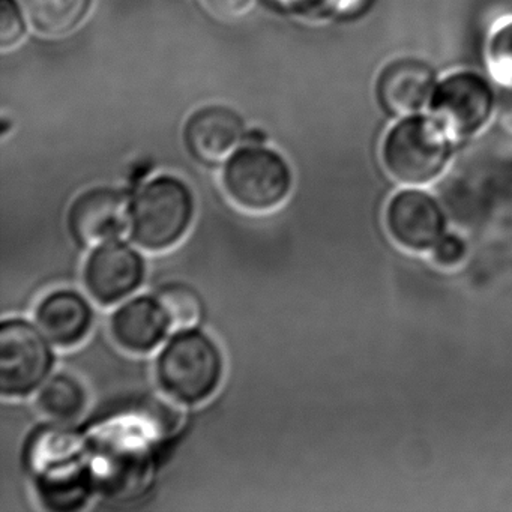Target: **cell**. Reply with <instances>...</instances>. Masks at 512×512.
<instances>
[{"instance_id":"2e32d148","label":"cell","mask_w":512,"mask_h":512,"mask_svg":"<svg viewBox=\"0 0 512 512\" xmlns=\"http://www.w3.org/2000/svg\"><path fill=\"white\" fill-rule=\"evenodd\" d=\"M166 311L172 328H194L203 316V302L193 287L182 283H170L158 290L155 295Z\"/></svg>"},{"instance_id":"5b68a950","label":"cell","mask_w":512,"mask_h":512,"mask_svg":"<svg viewBox=\"0 0 512 512\" xmlns=\"http://www.w3.org/2000/svg\"><path fill=\"white\" fill-rule=\"evenodd\" d=\"M52 341L34 323L5 319L0 326V392L23 398L44 385L52 373Z\"/></svg>"},{"instance_id":"52a82bcc","label":"cell","mask_w":512,"mask_h":512,"mask_svg":"<svg viewBox=\"0 0 512 512\" xmlns=\"http://www.w3.org/2000/svg\"><path fill=\"white\" fill-rule=\"evenodd\" d=\"M145 274L142 254L115 238L94 247L83 269V281L94 301L110 307L133 295Z\"/></svg>"},{"instance_id":"8fae6325","label":"cell","mask_w":512,"mask_h":512,"mask_svg":"<svg viewBox=\"0 0 512 512\" xmlns=\"http://www.w3.org/2000/svg\"><path fill=\"white\" fill-rule=\"evenodd\" d=\"M386 226L401 247L424 251L442 238L445 220L433 197L424 191L404 190L389 202Z\"/></svg>"},{"instance_id":"8992f818","label":"cell","mask_w":512,"mask_h":512,"mask_svg":"<svg viewBox=\"0 0 512 512\" xmlns=\"http://www.w3.org/2000/svg\"><path fill=\"white\" fill-rule=\"evenodd\" d=\"M496 95L475 71H454L437 82L428 109L452 140L478 136L496 115Z\"/></svg>"},{"instance_id":"ac0fdd59","label":"cell","mask_w":512,"mask_h":512,"mask_svg":"<svg viewBox=\"0 0 512 512\" xmlns=\"http://www.w3.org/2000/svg\"><path fill=\"white\" fill-rule=\"evenodd\" d=\"M26 35V23L16 0H0V49H16Z\"/></svg>"},{"instance_id":"44dd1931","label":"cell","mask_w":512,"mask_h":512,"mask_svg":"<svg viewBox=\"0 0 512 512\" xmlns=\"http://www.w3.org/2000/svg\"><path fill=\"white\" fill-rule=\"evenodd\" d=\"M497 124L503 131L512 134V88H506L505 94L500 95L496 106Z\"/></svg>"},{"instance_id":"6da1fadb","label":"cell","mask_w":512,"mask_h":512,"mask_svg":"<svg viewBox=\"0 0 512 512\" xmlns=\"http://www.w3.org/2000/svg\"><path fill=\"white\" fill-rule=\"evenodd\" d=\"M223 373L220 347L196 328L179 329L155 362V374L163 391L188 406L209 400L220 386Z\"/></svg>"},{"instance_id":"ffe728a7","label":"cell","mask_w":512,"mask_h":512,"mask_svg":"<svg viewBox=\"0 0 512 512\" xmlns=\"http://www.w3.org/2000/svg\"><path fill=\"white\" fill-rule=\"evenodd\" d=\"M466 247L460 238L454 235H445L434 245V259L442 266H454L463 259Z\"/></svg>"},{"instance_id":"4fadbf2b","label":"cell","mask_w":512,"mask_h":512,"mask_svg":"<svg viewBox=\"0 0 512 512\" xmlns=\"http://www.w3.org/2000/svg\"><path fill=\"white\" fill-rule=\"evenodd\" d=\"M38 328L53 344L74 347L88 337L94 322L91 305L79 292L62 289L41 299L35 311Z\"/></svg>"},{"instance_id":"ba28073f","label":"cell","mask_w":512,"mask_h":512,"mask_svg":"<svg viewBox=\"0 0 512 512\" xmlns=\"http://www.w3.org/2000/svg\"><path fill=\"white\" fill-rule=\"evenodd\" d=\"M128 215L127 200L121 191L110 187L89 188L71 203L68 230L80 247H97L124 232Z\"/></svg>"},{"instance_id":"5bb4252c","label":"cell","mask_w":512,"mask_h":512,"mask_svg":"<svg viewBox=\"0 0 512 512\" xmlns=\"http://www.w3.org/2000/svg\"><path fill=\"white\" fill-rule=\"evenodd\" d=\"M88 395L79 379L67 373L49 377L38 392L37 404L44 415L61 424L76 421L85 412Z\"/></svg>"},{"instance_id":"3957f363","label":"cell","mask_w":512,"mask_h":512,"mask_svg":"<svg viewBox=\"0 0 512 512\" xmlns=\"http://www.w3.org/2000/svg\"><path fill=\"white\" fill-rule=\"evenodd\" d=\"M451 142L433 116H404L383 137V167L401 184H428L448 166Z\"/></svg>"},{"instance_id":"d6986e66","label":"cell","mask_w":512,"mask_h":512,"mask_svg":"<svg viewBox=\"0 0 512 512\" xmlns=\"http://www.w3.org/2000/svg\"><path fill=\"white\" fill-rule=\"evenodd\" d=\"M203 7L215 19L235 22L250 14L259 0H202Z\"/></svg>"},{"instance_id":"277c9868","label":"cell","mask_w":512,"mask_h":512,"mask_svg":"<svg viewBox=\"0 0 512 512\" xmlns=\"http://www.w3.org/2000/svg\"><path fill=\"white\" fill-rule=\"evenodd\" d=\"M292 185V169L287 161L260 143L238 149L223 170L224 191L245 211H274L286 202Z\"/></svg>"},{"instance_id":"9a60e30c","label":"cell","mask_w":512,"mask_h":512,"mask_svg":"<svg viewBox=\"0 0 512 512\" xmlns=\"http://www.w3.org/2000/svg\"><path fill=\"white\" fill-rule=\"evenodd\" d=\"M26 16L40 34H70L88 16L91 0H22Z\"/></svg>"},{"instance_id":"7a4b0ae2","label":"cell","mask_w":512,"mask_h":512,"mask_svg":"<svg viewBox=\"0 0 512 512\" xmlns=\"http://www.w3.org/2000/svg\"><path fill=\"white\" fill-rule=\"evenodd\" d=\"M193 218L190 188L173 176H160L146 182L131 202V241L151 253L169 250L187 235Z\"/></svg>"},{"instance_id":"e0dca14e","label":"cell","mask_w":512,"mask_h":512,"mask_svg":"<svg viewBox=\"0 0 512 512\" xmlns=\"http://www.w3.org/2000/svg\"><path fill=\"white\" fill-rule=\"evenodd\" d=\"M487 64L491 76L503 88H512V19L500 23L487 44Z\"/></svg>"},{"instance_id":"9c48e42d","label":"cell","mask_w":512,"mask_h":512,"mask_svg":"<svg viewBox=\"0 0 512 512\" xmlns=\"http://www.w3.org/2000/svg\"><path fill=\"white\" fill-rule=\"evenodd\" d=\"M244 137V119L221 104L202 107L185 122V148L203 164H218L232 157Z\"/></svg>"},{"instance_id":"7c38bea8","label":"cell","mask_w":512,"mask_h":512,"mask_svg":"<svg viewBox=\"0 0 512 512\" xmlns=\"http://www.w3.org/2000/svg\"><path fill=\"white\" fill-rule=\"evenodd\" d=\"M172 329L157 296H137L113 313L110 332L121 349L136 355L157 349Z\"/></svg>"},{"instance_id":"30bf717a","label":"cell","mask_w":512,"mask_h":512,"mask_svg":"<svg viewBox=\"0 0 512 512\" xmlns=\"http://www.w3.org/2000/svg\"><path fill=\"white\" fill-rule=\"evenodd\" d=\"M436 85V74L430 65L416 58H398L380 70L374 89L385 112L404 118L430 104Z\"/></svg>"}]
</instances>
